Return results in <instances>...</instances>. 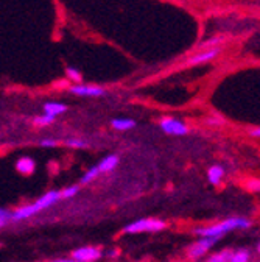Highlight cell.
<instances>
[{
    "label": "cell",
    "mask_w": 260,
    "mask_h": 262,
    "mask_svg": "<svg viewBox=\"0 0 260 262\" xmlns=\"http://www.w3.org/2000/svg\"><path fill=\"white\" fill-rule=\"evenodd\" d=\"M8 219H13V214H10L7 209H0V226L5 228V226H7Z\"/></svg>",
    "instance_id": "obj_22"
},
{
    "label": "cell",
    "mask_w": 260,
    "mask_h": 262,
    "mask_svg": "<svg viewBox=\"0 0 260 262\" xmlns=\"http://www.w3.org/2000/svg\"><path fill=\"white\" fill-rule=\"evenodd\" d=\"M39 145L41 147H56L58 145V141H55V139H42L39 142Z\"/></svg>",
    "instance_id": "obj_23"
},
{
    "label": "cell",
    "mask_w": 260,
    "mask_h": 262,
    "mask_svg": "<svg viewBox=\"0 0 260 262\" xmlns=\"http://www.w3.org/2000/svg\"><path fill=\"white\" fill-rule=\"evenodd\" d=\"M66 145L67 147H72V148H86L87 147V142L86 141H81V139H67L66 141Z\"/></svg>",
    "instance_id": "obj_21"
},
{
    "label": "cell",
    "mask_w": 260,
    "mask_h": 262,
    "mask_svg": "<svg viewBox=\"0 0 260 262\" xmlns=\"http://www.w3.org/2000/svg\"><path fill=\"white\" fill-rule=\"evenodd\" d=\"M55 119H56V117H53V116L42 114V116H36V117L33 119V122H35V125H38V126H49V125H52V123L55 122Z\"/></svg>",
    "instance_id": "obj_17"
},
{
    "label": "cell",
    "mask_w": 260,
    "mask_h": 262,
    "mask_svg": "<svg viewBox=\"0 0 260 262\" xmlns=\"http://www.w3.org/2000/svg\"><path fill=\"white\" fill-rule=\"evenodd\" d=\"M221 50H223L221 47H214V49H209L204 52H197L193 56H190L187 59V66H198V64L209 62V61L215 59L221 53Z\"/></svg>",
    "instance_id": "obj_8"
},
{
    "label": "cell",
    "mask_w": 260,
    "mask_h": 262,
    "mask_svg": "<svg viewBox=\"0 0 260 262\" xmlns=\"http://www.w3.org/2000/svg\"><path fill=\"white\" fill-rule=\"evenodd\" d=\"M72 257L80 262H95L102 257V251L97 247H81L72 253Z\"/></svg>",
    "instance_id": "obj_7"
},
{
    "label": "cell",
    "mask_w": 260,
    "mask_h": 262,
    "mask_svg": "<svg viewBox=\"0 0 260 262\" xmlns=\"http://www.w3.org/2000/svg\"><path fill=\"white\" fill-rule=\"evenodd\" d=\"M66 111H67V105L59 103V102H47L44 105V114H49V116H53V117H58V116L64 114Z\"/></svg>",
    "instance_id": "obj_11"
},
{
    "label": "cell",
    "mask_w": 260,
    "mask_h": 262,
    "mask_svg": "<svg viewBox=\"0 0 260 262\" xmlns=\"http://www.w3.org/2000/svg\"><path fill=\"white\" fill-rule=\"evenodd\" d=\"M166 228V223L157 219H139L125 226V233L137 234V233H154Z\"/></svg>",
    "instance_id": "obj_3"
},
{
    "label": "cell",
    "mask_w": 260,
    "mask_h": 262,
    "mask_svg": "<svg viewBox=\"0 0 260 262\" xmlns=\"http://www.w3.org/2000/svg\"><path fill=\"white\" fill-rule=\"evenodd\" d=\"M248 187L252 189V190H260V181H249Z\"/></svg>",
    "instance_id": "obj_24"
},
{
    "label": "cell",
    "mask_w": 260,
    "mask_h": 262,
    "mask_svg": "<svg viewBox=\"0 0 260 262\" xmlns=\"http://www.w3.org/2000/svg\"><path fill=\"white\" fill-rule=\"evenodd\" d=\"M227 39H229V36H227V35H215V36H212V38L203 41V42L197 47V50H198V52H204V50H209V49H214V47H221V44L226 42ZM197 50H195V52H197Z\"/></svg>",
    "instance_id": "obj_10"
},
{
    "label": "cell",
    "mask_w": 260,
    "mask_h": 262,
    "mask_svg": "<svg viewBox=\"0 0 260 262\" xmlns=\"http://www.w3.org/2000/svg\"><path fill=\"white\" fill-rule=\"evenodd\" d=\"M102 172H100V167L99 166H93V167H90L86 173H84V177L81 178V184H87V183H90L93 178H97V175H100Z\"/></svg>",
    "instance_id": "obj_16"
},
{
    "label": "cell",
    "mask_w": 260,
    "mask_h": 262,
    "mask_svg": "<svg viewBox=\"0 0 260 262\" xmlns=\"http://www.w3.org/2000/svg\"><path fill=\"white\" fill-rule=\"evenodd\" d=\"M223 177H224V169H223L221 166H212V167L207 170V180H209V183H210L212 186L220 184L221 180H223Z\"/></svg>",
    "instance_id": "obj_13"
},
{
    "label": "cell",
    "mask_w": 260,
    "mask_h": 262,
    "mask_svg": "<svg viewBox=\"0 0 260 262\" xmlns=\"http://www.w3.org/2000/svg\"><path fill=\"white\" fill-rule=\"evenodd\" d=\"M52 262H80V260L70 257V259H55V260H52Z\"/></svg>",
    "instance_id": "obj_25"
},
{
    "label": "cell",
    "mask_w": 260,
    "mask_h": 262,
    "mask_svg": "<svg viewBox=\"0 0 260 262\" xmlns=\"http://www.w3.org/2000/svg\"><path fill=\"white\" fill-rule=\"evenodd\" d=\"M78 189H80L78 186H69V187L61 190V196H62V199H72L74 195L78 193Z\"/></svg>",
    "instance_id": "obj_20"
},
{
    "label": "cell",
    "mask_w": 260,
    "mask_h": 262,
    "mask_svg": "<svg viewBox=\"0 0 260 262\" xmlns=\"http://www.w3.org/2000/svg\"><path fill=\"white\" fill-rule=\"evenodd\" d=\"M229 262H249V253L246 250H239L232 254Z\"/></svg>",
    "instance_id": "obj_19"
},
{
    "label": "cell",
    "mask_w": 260,
    "mask_h": 262,
    "mask_svg": "<svg viewBox=\"0 0 260 262\" xmlns=\"http://www.w3.org/2000/svg\"><path fill=\"white\" fill-rule=\"evenodd\" d=\"M257 250H258V251H260V244H258V247H257Z\"/></svg>",
    "instance_id": "obj_27"
},
{
    "label": "cell",
    "mask_w": 260,
    "mask_h": 262,
    "mask_svg": "<svg viewBox=\"0 0 260 262\" xmlns=\"http://www.w3.org/2000/svg\"><path fill=\"white\" fill-rule=\"evenodd\" d=\"M16 169H17L19 173H22V175H25V177H30L31 173H33V172L36 170V162H35V159H31V158H28V156H23V158L17 159V162H16Z\"/></svg>",
    "instance_id": "obj_9"
},
{
    "label": "cell",
    "mask_w": 260,
    "mask_h": 262,
    "mask_svg": "<svg viewBox=\"0 0 260 262\" xmlns=\"http://www.w3.org/2000/svg\"><path fill=\"white\" fill-rule=\"evenodd\" d=\"M232 251L231 250H223V251H220V253H215V254H212L209 259H207V262H229L231 260V257H232Z\"/></svg>",
    "instance_id": "obj_15"
},
{
    "label": "cell",
    "mask_w": 260,
    "mask_h": 262,
    "mask_svg": "<svg viewBox=\"0 0 260 262\" xmlns=\"http://www.w3.org/2000/svg\"><path fill=\"white\" fill-rule=\"evenodd\" d=\"M159 126L166 135H170V136H185L188 133L187 125L182 120H178L175 117H164L160 120Z\"/></svg>",
    "instance_id": "obj_4"
},
{
    "label": "cell",
    "mask_w": 260,
    "mask_h": 262,
    "mask_svg": "<svg viewBox=\"0 0 260 262\" xmlns=\"http://www.w3.org/2000/svg\"><path fill=\"white\" fill-rule=\"evenodd\" d=\"M218 242V237H200L197 242H193L188 250H187V254L188 257L192 259H198V257H203L215 244Z\"/></svg>",
    "instance_id": "obj_5"
},
{
    "label": "cell",
    "mask_w": 260,
    "mask_h": 262,
    "mask_svg": "<svg viewBox=\"0 0 260 262\" xmlns=\"http://www.w3.org/2000/svg\"><path fill=\"white\" fill-rule=\"evenodd\" d=\"M66 75L72 80V81H75L77 84H81V81H83V75H81V72L78 71V69H75V68H66Z\"/></svg>",
    "instance_id": "obj_18"
},
{
    "label": "cell",
    "mask_w": 260,
    "mask_h": 262,
    "mask_svg": "<svg viewBox=\"0 0 260 262\" xmlns=\"http://www.w3.org/2000/svg\"><path fill=\"white\" fill-rule=\"evenodd\" d=\"M119 164V156L117 155H108L106 158H103L100 162H99V167H100V172H111L112 169H115V166Z\"/></svg>",
    "instance_id": "obj_12"
},
{
    "label": "cell",
    "mask_w": 260,
    "mask_h": 262,
    "mask_svg": "<svg viewBox=\"0 0 260 262\" xmlns=\"http://www.w3.org/2000/svg\"><path fill=\"white\" fill-rule=\"evenodd\" d=\"M59 199H62L61 192H58V190H49L44 195H41L33 205H27V206H22V208L16 209L13 212V220H25V219H28L31 215L41 212L42 209L50 208L52 205H55L56 202H59Z\"/></svg>",
    "instance_id": "obj_2"
},
{
    "label": "cell",
    "mask_w": 260,
    "mask_h": 262,
    "mask_svg": "<svg viewBox=\"0 0 260 262\" xmlns=\"http://www.w3.org/2000/svg\"><path fill=\"white\" fill-rule=\"evenodd\" d=\"M249 226V220L242 219V217H232L226 219L223 222L214 223L210 226H201L195 229V234L200 237H221L223 234L232 231V229H245Z\"/></svg>",
    "instance_id": "obj_1"
},
{
    "label": "cell",
    "mask_w": 260,
    "mask_h": 262,
    "mask_svg": "<svg viewBox=\"0 0 260 262\" xmlns=\"http://www.w3.org/2000/svg\"><path fill=\"white\" fill-rule=\"evenodd\" d=\"M69 92L78 97H102L106 94L105 88L99 84H72L69 88Z\"/></svg>",
    "instance_id": "obj_6"
},
{
    "label": "cell",
    "mask_w": 260,
    "mask_h": 262,
    "mask_svg": "<svg viewBox=\"0 0 260 262\" xmlns=\"http://www.w3.org/2000/svg\"><path fill=\"white\" fill-rule=\"evenodd\" d=\"M251 136H252V138H260V128L252 129V131H251Z\"/></svg>",
    "instance_id": "obj_26"
},
{
    "label": "cell",
    "mask_w": 260,
    "mask_h": 262,
    "mask_svg": "<svg viewBox=\"0 0 260 262\" xmlns=\"http://www.w3.org/2000/svg\"><path fill=\"white\" fill-rule=\"evenodd\" d=\"M111 125L117 131H128V129H133L136 126V120H133V119H114L111 122Z\"/></svg>",
    "instance_id": "obj_14"
}]
</instances>
